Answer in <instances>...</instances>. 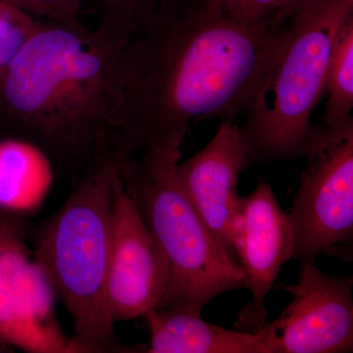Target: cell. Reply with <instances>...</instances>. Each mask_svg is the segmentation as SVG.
I'll return each mask as SVG.
<instances>
[{"mask_svg": "<svg viewBox=\"0 0 353 353\" xmlns=\"http://www.w3.org/2000/svg\"><path fill=\"white\" fill-rule=\"evenodd\" d=\"M287 34L288 23L241 24L208 0H164L118 44V117L127 152L185 139L196 120L245 117Z\"/></svg>", "mask_w": 353, "mask_h": 353, "instance_id": "6da1fadb", "label": "cell"}, {"mask_svg": "<svg viewBox=\"0 0 353 353\" xmlns=\"http://www.w3.org/2000/svg\"><path fill=\"white\" fill-rule=\"evenodd\" d=\"M121 32L104 19L94 30L38 19L0 78V99L22 139L76 182L126 152L116 76Z\"/></svg>", "mask_w": 353, "mask_h": 353, "instance_id": "7a4b0ae2", "label": "cell"}, {"mask_svg": "<svg viewBox=\"0 0 353 353\" xmlns=\"http://www.w3.org/2000/svg\"><path fill=\"white\" fill-rule=\"evenodd\" d=\"M183 138L139 146L114 162L123 189L164 252L169 283L162 303L201 312L221 294L246 287L245 273L220 245L176 175Z\"/></svg>", "mask_w": 353, "mask_h": 353, "instance_id": "3957f363", "label": "cell"}, {"mask_svg": "<svg viewBox=\"0 0 353 353\" xmlns=\"http://www.w3.org/2000/svg\"><path fill=\"white\" fill-rule=\"evenodd\" d=\"M116 168L99 165L32 229L34 256L73 320L76 352H141L121 345L108 297Z\"/></svg>", "mask_w": 353, "mask_h": 353, "instance_id": "277c9868", "label": "cell"}, {"mask_svg": "<svg viewBox=\"0 0 353 353\" xmlns=\"http://www.w3.org/2000/svg\"><path fill=\"white\" fill-rule=\"evenodd\" d=\"M352 14L353 0H314L288 21L282 51L239 126L245 170L301 157L311 116L325 94L336 34Z\"/></svg>", "mask_w": 353, "mask_h": 353, "instance_id": "5b68a950", "label": "cell"}, {"mask_svg": "<svg viewBox=\"0 0 353 353\" xmlns=\"http://www.w3.org/2000/svg\"><path fill=\"white\" fill-rule=\"evenodd\" d=\"M301 157L306 166L289 214L299 264L321 255L352 261L353 255V118L312 125Z\"/></svg>", "mask_w": 353, "mask_h": 353, "instance_id": "8992f818", "label": "cell"}, {"mask_svg": "<svg viewBox=\"0 0 353 353\" xmlns=\"http://www.w3.org/2000/svg\"><path fill=\"white\" fill-rule=\"evenodd\" d=\"M26 224L0 211V347L75 353L55 319L57 294L27 245Z\"/></svg>", "mask_w": 353, "mask_h": 353, "instance_id": "52a82bcc", "label": "cell"}, {"mask_svg": "<svg viewBox=\"0 0 353 353\" xmlns=\"http://www.w3.org/2000/svg\"><path fill=\"white\" fill-rule=\"evenodd\" d=\"M299 266V282L280 285L292 303L259 332L266 353L352 352V276H330L312 262Z\"/></svg>", "mask_w": 353, "mask_h": 353, "instance_id": "ba28073f", "label": "cell"}, {"mask_svg": "<svg viewBox=\"0 0 353 353\" xmlns=\"http://www.w3.org/2000/svg\"><path fill=\"white\" fill-rule=\"evenodd\" d=\"M230 243L245 273L252 301L239 312L234 329L256 334L267 323L266 299L283 265L294 252V227L281 208L270 183L260 176L248 196L234 199L229 225Z\"/></svg>", "mask_w": 353, "mask_h": 353, "instance_id": "9c48e42d", "label": "cell"}, {"mask_svg": "<svg viewBox=\"0 0 353 353\" xmlns=\"http://www.w3.org/2000/svg\"><path fill=\"white\" fill-rule=\"evenodd\" d=\"M168 283L164 252L123 189L116 170L108 279V304L114 321L143 317L157 307Z\"/></svg>", "mask_w": 353, "mask_h": 353, "instance_id": "30bf717a", "label": "cell"}, {"mask_svg": "<svg viewBox=\"0 0 353 353\" xmlns=\"http://www.w3.org/2000/svg\"><path fill=\"white\" fill-rule=\"evenodd\" d=\"M245 170V148L233 121H222L208 145L176 166L179 181L192 205L216 240L236 260L230 243L229 225L239 196V178Z\"/></svg>", "mask_w": 353, "mask_h": 353, "instance_id": "8fae6325", "label": "cell"}, {"mask_svg": "<svg viewBox=\"0 0 353 353\" xmlns=\"http://www.w3.org/2000/svg\"><path fill=\"white\" fill-rule=\"evenodd\" d=\"M148 353H266L259 333L228 330L208 323L201 312L178 305L148 311Z\"/></svg>", "mask_w": 353, "mask_h": 353, "instance_id": "7c38bea8", "label": "cell"}, {"mask_svg": "<svg viewBox=\"0 0 353 353\" xmlns=\"http://www.w3.org/2000/svg\"><path fill=\"white\" fill-rule=\"evenodd\" d=\"M54 181V163L28 139L0 141V211L26 219L38 213Z\"/></svg>", "mask_w": 353, "mask_h": 353, "instance_id": "4fadbf2b", "label": "cell"}, {"mask_svg": "<svg viewBox=\"0 0 353 353\" xmlns=\"http://www.w3.org/2000/svg\"><path fill=\"white\" fill-rule=\"evenodd\" d=\"M325 92L328 101L321 123L341 124L350 119L353 108V14L341 25L330 58Z\"/></svg>", "mask_w": 353, "mask_h": 353, "instance_id": "5bb4252c", "label": "cell"}, {"mask_svg": "<svg viewBox=\"0 0 353 353\" xmlns=\"http://www.w3.org/2000/svg\"><path fill=\"white\" fill-rule=\"evenodd\" d=\"M34 15L0 1V78L37 26Z\"/></svg>", "mask_w": 353, "mask_h": 353, "instance_id": "9a60e30c", "label": "cell"}, {"mask_svg": "<svg viewBox=\"0 0 353 353\" xmlns=\"http://www.w3.org/2000/svg\"><path fill=\"white\" fill-rule=\"evenodd\" d=\"M221 12L241 24L259 27L275 25L276 18L290 0H208ZM283 25V24H282Z\"/></svg>", "mask_w": 353, "mask_h": 353, "instance_id": "2e32d148", "label": "cell"}, {"mask_svg": "<svg viewBox=\"0 0 353 353\" xmlns=\"http://www.w3.org/2000/svg\"><path fill=\"white\" fill-rule=\"evenodd\" d=\"M164 0H90L102 10V17L131 28L152 13Z\"/></svg>", "mask_w": 353, "mask_h": 353, "instance_id": "e0dca14e", "label": "cell"}, {"mask_svg": "<svg viewBox=\"0 0 353 353\" xmlns=\"http://www.w3.org/2000/svg\"><path fill=\"white\" fill-rule=\"evenodd\" d=\"M39 17L55 21H79L83 4L90 0H31Z\"/></svg>", "mask_w": 353, "mask_h": 353, "instance_id": "ac0fdd59", "label": "cell"}, {"mask_svg": "<svg viewBox=\"0 0 353 353\" xmlns=\"http://www.w3.org/2000/svg\"><path fill=\"white\" fill-rule=\"evenodd\" d=\"M313 1H314V0H290L287 7H285L284 10L279 14L278 17L276 18V23H277V24H285L294 14L301 10L303 7L312 3Z\"/></svg>", "mask_w": 353, "mask_h": 353, "instance_id": "d6986e66", "label": "cell"}, {"mask_svg": "<svg viewBox=\"0 0 353 353\" xmlns=\"http://www.w3.org/2000/svg\"><path fill=\"white\" fill-rule=\"evenodd\" d=\"M0 1L6 2V3L12 4L23 9V10L27 11L28 13L32 14L34 16H38L39 12L37 7L32 3L31 0H0Z\"/></svg>", "mask_w": 353, "mask_h": 353, "instance_id": "ffe728a7", "label": "cell"}]
</instances>
